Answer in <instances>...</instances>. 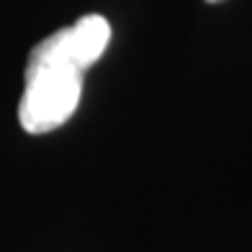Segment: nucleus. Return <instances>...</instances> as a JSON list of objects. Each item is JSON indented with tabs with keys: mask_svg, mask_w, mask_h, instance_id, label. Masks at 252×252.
Returning a JSON list of instances; mask_svg holds the SVG:
<instances>
[{
	"mask_svg": "<svg viewBox=\"0 0 252 252\" xmlns=\"http://www.w3.org/2000/svg\"><path fill=\"white\" fill-rule=\"evenodd\" d=\"M111 41V24L98 13L77 18L31 49L18 121L29 134H47L72 119L83 95V75Z\"/></svg>",
	"mask_w": 252,
	"mask_h": 252,
	"instance_id": "obj_1",
	"label": "nucleus"
},
{
	"mask_svg": "<svg viewBox=\"0 0 252 252\" xmlns=\"http://www.w3.org/2000/svg\"><path fill=\"white\" fill-rule=\"evenodd\" d=\"M206 3H221V0H206Z\"/></svg>",
	"mask_w": 252,
	"mask_h": 252,
	"instance_id": "obj_2",
	"label": "nucleus"
}]
</instances>
